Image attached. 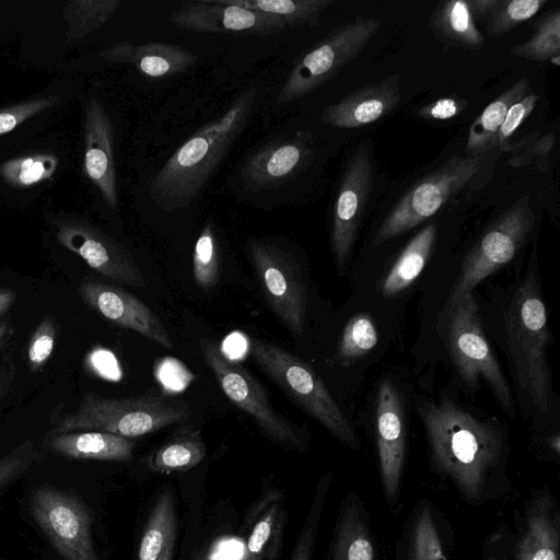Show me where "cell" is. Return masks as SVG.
<instances>
[{"instance_id":"cell-1","label":"cell","mask_w":560,"mask_h":560,"mask_svg":"<svg viewBox=\"0 0 560 560\" xmlns=\"http://www.w3.org/2000/svg\"><path fill=\"white\" fill-rule=\"evenodd\" d=\"M420 413L433 466L468 505L479 508L511 491L508 444L497 424L448 400L425 402Z\"/></svg>"},{"instance_id":"cell-2","label":"cell","mask_w":560,"mask_h":560,"mask_svg":"<svg viewBox=\"0 0 560 560\" xmlns=\"http://www.w3.org/2000/svg\"><path fill=\"white\" fill-rule=\"evenodd\" d=\"M257 89L240 95L219 118L191 135L152 177L149 195L165 212L190 206L208 183L250 116Z\"/></svg>"},{"instance_id":"cell-3","label":"cell","mask_w":560,"mask_h":560,"mask_svg":"<svg viewBox=\"0 0 560 560\" xmlns=\"http://www.w3.org/2000/svg\"><path fill=\"white\" fill-rule=\"evenodd\" d=\"M190 415L185 404L166 399L162 395L107 398L86 393L77 409L62 415L48 432L89 430L131 439L183 422Z\"/></svg>"},{"instance_id":"cell-4","label":"cell","mask_w":560,"mask_h":560,"mask_svg":"<svg viewBox=\"0 0 560 560\" xmlns=\"http://www.w3.org/2000/svg\"><path fill=\"white\" fill-rule=\"evenodd\" d=\"M504 322L520 385L536 407L546 411L551 387L547 346L551 339L546 306L534 276L516 291Z\"/></svg>"},{"instance_id":"cell-5","label":"cell","mask_w":560,"mask_h":560,"mask_svg":"<svg viewBox=\"0 0 560 560\" xmlns=\"http://www.w3.org/2000/svg\"><path fill=\"white\" fill-rule=\"evenodd\" d=\"M249 349L258 365L282 392L347 447L360 448L350 423L306 362L275 343L259 339H253Z\"/></svg>"},{"instance_id":"cell-6","label":"cell","mask_w":560,"mask_h":560,"mask_svg":"<svg viewBox=\"0 0 560 560\" xmlns=\"http://www.w3.org/2000/svg\"><path fill=\"white\" fill-rule=\"evenodd\" d=\"M446 341L462 380L475 387L482 378L491 387L501 408L514 416L510 386L482 331L472 292L446 311Z\"/></svg>"},{"instance_id":"cell-7","label":"cell","mask_w":560,"mask_h":560,"mask_svg":"<svg viewBox=\"0 0 560 560\" xmlns=\"http://www.w3.org/2000/svg\"><path fill=\"white\" fill-rule=\"evenodd\" d=\"M481 163L480 154L454 155L416 183L383 220L373 245H381L436 213L452 196L472 182L481 168Z\"/></svg>"},{"instance_id":"cell-8","label":"cell","mask_w":560,"mask_h":560,"mask_svg":"<svg viewBox=\"0 0 560 560\" xmlns=\"http://www.w3.org/2000/svg\"><path fill=\"white\" fill-rule=\"evenodd\" d=\"M380 22L362 18L335 28L299 58L287 77L279 103H289L318 89L349 63L376 35Z\"/></svg>"},{"instance_id":"cell-9","label":"cell","mask_w":560,"mask_h":560,"mask_svg":"<svg viewBox=\"0 0 560 560\" xmlns=\"http://www.w3.org/2000/svg\"><path fill=\"white\" fill-rule=\"evenodd\" d=\"M534 221L528 198L524 197L491 224L466 256L459 277L450 293L446 311L515 256L526 242Z\"/></svg>"},{"instance_id":"cell-10","label":"cell","mask_w":560,"mask_h":560,"mask_svg":"<svg viewBox=\"0 0 560 560\" xmlns=\"http://www.w3.org/2000/svg\"><path fill=\"white\" fill-rule=\"evenodd\" d=\"M199 349L226 397L265 434L284 447L303 448L299 432L272 407L264 387L247 370L223 354L211 339L201 338Z\"/></svg>"},{"instance_id":"cell-11","label":"cell","mask_w":560,"mask_h":560,"mask_svg":"<svg viewBox=\"0 0 560 560\" xmlns=\"http://www.w3.org/2000/svg\"><path fill=\"white\" fill-rule=\"evenodd\" d=\"M30 511L65 560H100L86 506L75 497L40 486L33 490Z\"/></svg>"},{"instance_id":"cell-12","label":"cell","mask_w":560,"mask_h":560,"mask_svg":"<svg viewBox=\"0 0 560 560\" xmlns=\"http://www.w3.org/2000/svg\"><path fill=\"white\" fill-rule=\"evenodd\" d=\"M248 250L270 308L294 336L302 337L306 291L299 265L289 253L271 244L252 241Z\"/></svg>"},{"instance_id":"cell-13","label":"cell","mask_w":560,"mask_h":560,"mask_svg":"<svg viewBox=\"0 0 560 560\" xmlns=\"http://www.w3.org/2000/svg\"><path fill=\"white\" fill-rule=\"evenodd\" d=\"M58 243L81 257L98 273L117 282L142 288L145 280L131 254L112 236L90 222L60 219L55 222Z\"/></svg>"},{"instance_id":"cell-14","label":"cell","mask_w":560,"mask_h":560,"mask_svg":"<svg viewBox=\"0 0 560 560\" xmlns=\"http://www.w3.org/2000/svg\"><path fill=\"white\" fill-rule=\"evenodd\" d=\"M373 185L366 149L360 148L343 172L332 211L331 248L339 269L347 264Z\"/></svg>"},{"instance_id":"cell-15","label":"cell","mask_w":560,"mask_h":560,"mask_svg":"<svg viewBox=\"0 0 560 560\" xmlns=\"http://www.w3.org/2000/svg\"><path fill=\"white\" fill-rule=\"evenodd\" d=\"M83 302L116 325L136 331L166 349L174 343L160 317L131 292L105 282L84 280L79 285Z\"/></svg>"},{"instance_id":"cell-16","label":"cell","mask_w":560,"mask_h":560,"mask_svg":"<svg viewBox=\"0 0 560 560\" xmlns=\"http://www.w3.org/2000/svg\"><path fill=\"white\" fill-rule=\"evenodd\" d=\"M168 21L176 27L195 33H245L268 36L285 30L275 16L225 4L221 0L183 2Z\"/></svg>"},{"instance_id":"cell-17","label":"cell","mask_w":560,"mask_h":560,"mask_svg":"<svg viewBox=\"0 0 560 560\" xmlns=\"http://www.w3.org/2000/svg\"><path fill=\"white\" fill-rule=\"evenodd\" d=\"M376 444L383 491L386 501H397L405 464L404 410L395 385L385 380L376 396Z\"/></svg>"},{"instance_id":"cell-18","label":"cell","mask_w":560,"mask_h":560,"mask_svg":"<svg viewBox=\"0 0 560 560\" xmlns=\"http://www.w3.org/2000/svg\"><path fill=\"white\" fill-rule=\"evenodd\" d=\"M84 172L101 192L106 205H118L113 154V126L109 115L96 100L86 105L84 118Z\"/></svg>"},{"instance_id":"cell-19","label":"cell","mask_w":560,"mask_h":560,"mask_svg":"<svg viewBox=\"0 0 560 560\" xmlns=\"http://www.w3.org/2000/svg\"><path fill=\"white\" fill-rule=\"evenodd\" d=\"M560 518L556 499L547 489L535 491L527 502L514 560H560Z\"/></svg>"},{"instance_id":"cell-20","label":"cell","mask_w":560,"mask_h":560,"mask_svg":"<svg viewBox=\"0 0 560 560\" xmlns=\"http://www.w3.org/2000/svg\"><path fill=\"white\" fill-rule=\"evenodd\" d=\"M400 100L399 74L355 90L322 113V120L332 127L358 128L388 114Z\"/></svg>"},{"instance_id":"cell-21","label":"cell","mask_w":560,"mask_h":560,"mask_svg":"<svg viewBox=\"0 0 560 560\" xmlns=\"http://www.w3.org/2000/svg\"><path fill=\"white\" fill-rule=\"evenodd\" d=\"M311 148L300 138L273 141L255 151L242 170V182L252 190L273 188L307 162Z\"/></svg>"},{"instance_id":"cell-22","label":"cell","mask_w":560,"mask_h":560,"mask_svg":"<svg viewBox=\"0 0 560 560\" xmlns=\"http://www.w3.org/2000/svg\"><path fill=\"white\" fill-rule=\"evenodd\" d=\"M100 57L107 62L130 65L152 79L182 73L197 60L192 51L168 43L120 42L102 50Z\"/></svg>"},{"instance_id":"cell-23","label":"cell","mask_w":560,"mask_h":560,"mask_svg":"<svg viewBox=\"0 0 560 560\" xmlns=\"http://www.w3.org/2000/svg\"><path fill=\"white\" fill-rule=\"evenodd\" d=\"M43 446L51 453L73 458L129 462L135 443L130 439L102 431L47 432Z\"/></svg>"},{"instance_id":"cell-24","label":"cell","mask_w":560,"mask_h":560,"mask_svg":"<svg viewBox=\"0 0 560 560\" xmlns=\"http://www.w3.org/2000/svg\"><path fill=\"white\" fill-rule=\"evenodd\" d=\"M330 560H377L366 510L355 492L348 493L341 505Z\"/></svg>"},{"instance_id":"cell-25","label":"cell","mask_w":560,"mask_h":560,"mask_svg":"<svg viewBox=\"0 0 560 560\" xmlns=\"http://www.w3.org/2000/svg\"><path fill=\"white\" fill-rule=\"evenodd\" d=\"M176 537V512L171 490L161 492L142 528L137 560H172Z\"/></svg>"},{"instance_id":"cell-26","label":"cell","mask_w":560,"mask_h":560,"mask_svg":"<svg viewBox=\"0 0 560 560\" xmlns=\"http://www.w3.org/2000/svg\"><path fill=\"white\" fill-rule=\"evenodd\" d=\"M206 455L200 431L183 425L145 458V464L160 474L182 472L199 465Z\"/></svg>"},{"instance_id":"cell-27","label":"cell","mask_w":560,"mask_h":560,"mask_svg":"<svg viewBox=\"0 0 560 560\" xmlns=\"http://www.w3.org/2000/svg\"><path fill=\"white\" fill-rule=\"evenodd\" d=\"M436 228L427 225L406 245L381 284L385 298L395 296L409 288L422 272L434 245Z\"/></svg>"},{"instance_id":"cell-28","label":"cell","mask_w":560,"mask_h":560,"mask_svg":"<svg viewBox=\"0 0 560 560\" xmlns=\"http://www.w3.org/2000/svg\"><path fill=\"white\" fill-rule=\"evenodd\" d=\"M528 94L529 83L526 79H521L498 95L470 126L466 143L467 153L470 155L481 154L493 148L495 135L509 108Z\"/></svg>"},{"instance_id":"cell-29","label":"cell","mask_w":560,"mask_h":560,"mask_svg":"<svg viewBox=\"0 0 560 560\" xmlns=\"http://www.w3.org/2000/svg\"><path fill=\"white\" fill-rule=\"evenodd\" d=\"M432 25L438 35L453 45L479 49L485 44L465 0L444 2L434 13Z\"/></svg>"},{"instance_id":"cell-30","label":"cell","mask_w":560,"mask_h":560,"mask_svg":"<svg viewBox=\"0 0 560 560\" xmlns=\"http://www.w3.org/2000/svg\"><path fill=\"white\" fill-rule=\"evenodd\" d=\"M225 4L268 14L287 26L315 25L332 0H221Z\"/></svg>"},{"instance_id":"cell-31","label":"cell","mask_w":560,"mask_h":560,"mask_svg":"<svg viewBox=\"0 0 560 560\" xmlns=\"http://www.w3.org/2000/svg\"><path fill=\"white\" fill-rule=\"evenodd\" d=\"M119 0H72L63 10L68 40L82 39L103 26L117 11Z\"/></svg>"},{"instance_id":"cell-32","label":"cell","mask_w":560,"mask_h":560,"mask_svg":"<svg viewBox=\"0 0 560 560\" xmlns=\"http://www.w3.org/2000/svg\"><path fill=\"white\" fill-rule=\"evenodd\" d=\"M560 11L556 9L544 15L534 34L524 43L515 45L511 54L533 61H550L559 66Z\"/></svg>"},{"instance_id":"cell-33","label":"cell","mask_w":560,"mask_h":560,"mask_svg":"<svg viewBox=\"0 0 560 560\" xmlns=\"http://www.w3.org/2000/svg\"><path fill=\"white\" fill-rule=\"evenodd\" d=\"M378 332L373 319L365 313L351 317L346 324L337 347V358L350 364L368 354L377 343Z\"/></svg>"},{"instance_id":"cell-34","label":"cell","mask_w":560,"mask_h":560,"mask_svg":"<svg viewBox=\"0 0 560 560\" xmlns=\"http://www.w3.org/2000/svg\"><path fill=\"white\" fill-rule=\"evenodd\" d=\"M408 560H447L430 508H422L409 534Z\"/></svg>"},{"instance_id":"cell-35","label":"cell","mask_w":560,"mask_h":560,"mask_svg":"<svg viewBox=\"0 0 560 560\" xmlns=\"http://www.w3.org/2000/svg\"><path fill=\"white\" fill-rule=\"evenodd\" d=\"M58 161L49 154H34L4 162L0 167L1 177L10 186L23 188L51 177Z\"/></svg>"},{"instance_id":"cell-36","label":"cell","mask_w":560,"mask_h":560,"mask_svg":"<svg viewBox=\"0 0 560 560\" xmlns=\"http://www.w3.org/2000/svg\"><path fill=\"white\" fill-rule=\"evenodd\" d=\"M330 483L331 474L330 471H325L317 482L310 511L300 530L289 560H312Z\"/></svg>"},{"instance_id":"cell-37","label":"cell","mask_w":560,"mask_h":560,"mask_svg":"<svg viewBox=\"0 0 560 560\" xmlns=\"http://www.w3.org/2000/svg\"><path fill=\"white\" fill-rule=\"evenodd\" d=\"M192 271L195 282L201 289H210L219 281V256L212 223H207L202 228L195 243Z\"/></svg>"},{"instance_id":"cell-38","label":"cell","mask_w":560,"mask_h":560,"mask_svg":"<svg viewBox=\"0 0 560 560\" xmlns=\"http://www.w3.org/2000/svg\"><path fill=\"white\" fill-rule=\"evenodd\" d=\"M547 0H499L489 16L488 35L501 37L521 23L533 18Z\"/></svg>"},{"instance_id":"cell-39","label":"cell","mask_w":560,"mask_h":560,"mask_svg":"<svg viewBox=\"0 0 560 560\" xmlns=\"http://www.w3.org/2000/svg\"><path fill=\"white\" fill-rule=\"evenodd\" d=\"M57 337L54 318L45 316L34 329L26 350L27 364L32 372L37 373L46 365L51 357Z\"/></svg>"},{"instance_id":"cell-40","label":"cell","mask_w":560,"mask_h":560,"mask_svg":"<svg viewBox=\"0 0 560 560\" xmlns=\"http://www.w3.org/2000/svg\"><path fill=\"white\" fill-rule=\"evenodd\" d=\"M38 451L32 440L15 445L0 459V492L22 476L37 459Z\"/></svg>"},{"instance_id":"cell-41","label":"cell","mask_w":560,"mask_h":560,"mask_svg":"<svg viewBox=\"0 0 560 560\" xmlns=\"http://www.w3.org/2000/svg\"><path fill=\"white\" fill-rule=\"evenodd\" d=\"M278 506L269 508L255 524L241 560H261L266 547L276 528Z\"/></svg>"},{"instance_id":"cell-42","label":"cell","mask_w":560,"mask_h":560,"mask_svg":"<svg viewBox=\"0 0 560 560\" xmlns=\"http://www.w3.org/2000/svg\"><path fill=\"white\" fill-rule=\"evenodd\" d=\"M54 97L33 98L0 109V135L15 129L19 125L50 107Z\"/></svg>"},{"instance_id":"cell-43","label":"cell","mask_w":560,"mask_h":560,"mask_svg":"<svg viewBox=\"0 0 560 560\" xmlns=\"http://www.w3.org/2000/svg\"><path fill=\"white\" fill-rule=\"evenodd\" d=\"M539 96L537 94H528L515 102L508 110L506 116L500 126L494 145L503 148L511 136L516 131L520 125L528 117L534 109Z\"/></svg>"},{"instance_id":"cell-44","label":"cell","mask_w":560,"mask_h":560,"mask_svg":"<svg viewBox=\"0 0 560 560\" xmlns=\"http://www.w3.org/2000/svg\"><path fill=\"white\" fill-rule=\"evenodd\" d=\"M465 104L462 98L443 97L421 107L418 115L425 119L446 120L458 116Z\"/></svg>"},{"instance_id":"cell-45","label":"cell","mask_w":560,"mask_h":560,"mask_svg":"<svg viewBox=\"0 0 560 560\" xmlns=\"http://www.w3.org/2000/svg\"><path fill=\"white\" fill-rule=\"evenodd\" d=\"M499 0H467L466 3L474 20L490 16Z\"/></svg>"},{"instance_id":"cell-46","label":"cell","mask_w":560,"mask_h":560,"mask_svg":"<svg viewBox=\"0 0 560 560\" xmlns=\"http://www.w3.org/2000/svg\"><path fill=\"white\" fill-rule=\"evenodd\" d=\"M14 376V365L10 362H3L0 365V405L4 396L9 393Z\"/></svg>"},{"instance_id":"cell-47","label":"cell","mask_w":560,"mask_h":560,"mask_svg":"<svg viewBox=\"0 0 560 560\" xmlns=\"http://www.w3.org/2000/svg\"><path fill=\"white\" fill-rule=\"evenodd\" d=\"M499 538L500 535L495 534L490 537V540L487 541L483 552V560H509L506 555L500 550L501 546H499Z\"/></svg>"},{"instance_id":"cell-48","label":"cell","mask_w":560,"mask_h":560,"mask_svg":"<svg viewBox=\"0 0 560 560\" xmlns=\"http://www.w3.org/2000/svg\"><path fill=\"white\" fill-rule=\"evenodd\" d=\"M16 300V293L9 288H0V317L10 311Z\"/></svg>"},{"instance_id":"cell-49","label":"cell","mask_w":560,"mask_h":560,"mask_svg":"<svg viewBox=\"0 0 560 560\" xmlns=\"http://www.w3.org/2000/svg\"><path fill=\"white\" fill-rule=\"evenodd\" d=\"M13 335V327L9 320L0 322V351L5 347Z\"/></svg>"},{"instance_id":"cell-50","label":"cell","mask_w":560,"mask_h":560,"mask_svg":"<svg viewBox=\"0 0 560 560\" xmlns=\"http://www.w3.org/2000/svg\"><path fill=\"white\" fill-rule=\"evenodd\" d=\"M231 340L234 342L233 343L234 346H233V348L228 349L226 351L230 352V353H234L233 355L237 357L238 355L237 353H240L238 345H240V342H242L243 338L242 337L238 338V337L233 336L231 338Z\"/></svg>"},{"instance_id":"cell-51","label":"cell","mask_w":560,"mask_h":560,"mask_svg":"<svg viewBox=\"0 0 560 560\" xmlns=\"http://www.w3.org/2000/svg\"><path fill=\"white\" fill-rule=\"evenodd\" d=\"M200 560H213L211 557H203L202 559Z\"/></svg>"}]
</instances>
